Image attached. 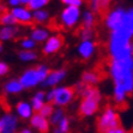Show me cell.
Segmentation results:
<instances>
[{
  "label": "cell",
  "mask_w": 133,
  "mask_h": 133,
  "mask_svg": "<svg viewBox=\"0 0 133 133\" xmlns=\"http://www.w3.org/2000/svg\"><path fill=\"white\" fill-rule=\"evenodd\" d=\"M109 73L114 82V88L124 90L127 95L133 92V56L120 60L110 59Z\"/></svg>",
  "instance_id": "cell-1"
},
{
  "label": "cell",
  "mask_w": 133,
  "mask_h": 133,
  "mask_svg": "<svg viewBox=\"0 0 133 133\" xmlns=\"http://www.w3.org/2000/svg\"><path fill=\"white\" fill-rule=\"evenodd\" d=\"M132 42H133V35L130 34L127 30H125L124 28L111 31L108 43L110 59L120 60L133 56Z\"/></svg>",
  "instance_id": "cell-2"
},
{
  "label": "cell",
  "mask_w": 133,
  "mask_h": 133,
  "mask_svg": "<svg viewBox=\"0 0 133 133\" xmlns=\"http://www.w3.org/2000/svg\"><path fill=\"white\" fill-rule=\"evenodd\" d=\"M101 102V94L97 89L89 87L83 94V99L79 105V115L81 116H90L98 110Z\"/></svg>",
  "instance_id": "cell-3"
},
{
  "label": "cell",
  "mask_w": 133,
  "mask_h": 133,
  "mask_svg": "<svg viewBox=\"0 0 133 133\" xmlns=\"http://www.w3.org/2000/svg\"><path fill=\"white\" fill-rule=\"evenodd\" d=\"M49 70L43 65L37 66L36 68H30L28 71H25L19 82L23 85V88H32L36 84L44 82L49 76Z\"/></svg>",
  "instance_id": "cell-4"
},
{
  "label": "cell",
  "mask_w": 133,
  "mask_h": 133,
  "mask_svg": "<svg viewBox=\"0 0 133 133\" xmlns=\"http://www.w3.org/2000/svg\"><path fill=\"white\" fill-rule=\"evenodd\" d=\"M116 127H120L119 114L113 107H107L97 120V130L99 133H105Z\"/></svg>",
  "instance_id": "cell-5"
},
{
  "label": "cell",
  "mask_w": 133,
  "mask_h": 133,
  "mask_svg": "<svg viewBox=\"0 0 133 133\" xmlns=\"http://www.w3.org/2000/svg\"><path fill=\"white\" fill-rule=\"evenodd\" d=\"M126 11H127V9H125L122 6H116L113 10H110L105 15V18H104L105 26L110 31L119 30L122 26V24H124Z\"/></svg>",
  "instance_id": "cell-6"
},
{
  "label": "cell",
  "mask_w": 133,
  "mask_h": 133,
  "mask_svg": "<svg viewBox=\"0 0 133 133\" xmlns=\"http://www.w3.org/2000/svg\"><path fill=\"white\" fill-rule=\"evenodd\" d=\"M74 96V88L65 87V88H58L54 89V99L53 103L58 105H65L67 104Z\"/></svg>",
  "instance_id": "cell-7"
},
{
  "label": "cell",
  "mask_w": 133,
  "mask_h": 133,
  "mask_svg": "<svg viewBox=\"0 0 133 133\" xmlns=\"http://www.w3.org/2000/svg\"><path fill=\"white\" fill-rule=\"evenodd\" d=\"M79 15H81V12H79L78 7L67 6L61 13V23L66 28H71L78 22Z\"/></svg>",
  "instance_id": "cell-8"
},
{
  "label": "cell",
  "mask_w": 133,
  "mask_h": 133,
  "mask_svg": "<svg viewBox=\"0 0 133 133\" xmlns=\"http://www.w3.org/2000/svg\"><path fill=\"white\" fill-rule=\"evenodd\" d=\"M62 43H64V37L61 35H54L47 40L46 46L43 48V53L44 54H53V53L58 52L61 48Z\"/></svg>",
  "instance_id": "cell-9"
},
{
  "label": "cell",
  "mask_w": 133,
  "mask_h": 133,
  "mask_svg": "<svg viewBox=\"0 0 133 133\" xmlns=\"http://www.w3.org/2000/svg\"><path fill=\"white\" fill-rule=\"evenodd\" d=\"M11 13L13 15L16 21L19 23L31 24V22H32V15H31L30 11H29L28 9H25V7H15Z\"/></svg>",
  "instance_id": "cell-10"
},
{
  "label": "cell",
  "mask_w": 133,
  "mask_h": 133,
  "mask_svg": "<svg viewBox=\"0 0 133 133\" xmlns=\"http://www.w3.org/2000/svg\"><path fill=\"white\" fill-rule=\"evenodd\" d=\"M17 126V119L11 114L5 115L0 120V133H13Z\"/></svg>",
  "instance_id": "cell-11"
},
{
  "label": "cell",
  "mask_w": 133,
  "mask_h": 133,
  "mask_svg": "<svg viewBox=\"0 0 133 133\" xmlns=\"http://www.w3.org/2000/svg\"><path fill=\"white\" fill-rule=\"evenodd\" d=\"M30 124L32 127L37 128V130L40 131L42 133H46L48 132V121L44 116H42L41 114H35L31 116V121Z\"/></svg>",
  "instance_id": "cell-12"
},
{
  "label": "cell",
  "mask_w": 133,
  "mask_h": 133,
  "mask_svg": "<svg viewBox=\"0 0 133 133\" xmlns=\"http://www.w3.org/2000/svg\"><path fill=\"white\" fill-rule=\"evenodd\" d=\"M79 54L84 59H89L90 56L92 55L94 50H95V44L91 41H83L79 46Z\"/></svg>",
  "instance_id": "cell-13"
},
{
  "label": "cell",
  "mask_w": 133,
  "mask_h": 133,
  "mask_svg": "<svg viewBox=\"0 0 133 133\" xmlns=\"http://www.w3.org/2000/svg\"><path fill=\"white\" fill-rule=\"evenodd\" d=\"M65 71L64 70H58V71H53L49 73L48 78L44 81V85H55L58 84L62 78L65 77Z\"/></svg>",
  "instance_id": "cell-14"
},
{
  "label": "cell",
  "mask_w": 133,
  "mask_h": 133,
  "mask_svg": "<svg viewBox=\"0 0 133 133\" xmlns=\"http://www.w3.org/2000/svg\"><path fill=\"white\" fill-rule=\"evenodd\" d=\"M17 113H18L19 116H22L23 119H28L31 116L32 107L26 102H19L18 104H17Z\"/></svg>",
  "instance_id": "cell-15"
},
{
  "label": "cell",
  "mask_w": 133,
  "mask_h": 133,
  "mask_svg": "<svg viewBox=\"0 0 133 133\" xmlns=\"http://www.w3.org/2000/svg\"><path fill=\"white\" fill-rule=\"evenodd\" d=\"M121 28H124L125 30H127L130 34L133 35V7L127 9L126 11V16H125V21L124 24Z\"/></svg>",
  "instance_id": "cell-16"
},
{
  "label": "cell",
  "mask_w": 133,
  "mask_h": 133,
  "mask_svg": "<svg viewBox=\"0 0 133 133\" xmlns=\"http://www.w3.org/2000/svg\"><path fill=\"white\" fill-rule=\"evenodd\" d=\"M82 79H83V82L87 84V85L91 87L94 84L98 83L101 78H99V76L96 73V72H84Z\"/></svg>",
  "instance_id": "cell-17"
},
{
  "label": "cell",
  "mask_w": 133,
  "mask_h": 133,
  "mask_svg": "<svg viewBox=\"0 0 133 133\" xmlns=\"http://www.w3.org/2000/svg\"><path fill=\"white\" fill-rule=\"evenodd\" d=\"M5 90L10 94H18L23 90V85L19 81H10L5 87Z\"/></svg>",
  "instance_id": "cell-18"
},
{
  "label": "cell",
  "mask_w": 133,
  "mask_h": 133,
  "mask_svg": "<svg viewBox=\"0 0 133 133\" xmlns=\"http://www.w3.org/2000/svg\"><path fill=\"white\" fill-rule=\"evenodd\" d=\"M96 21V17H95V13L92 11H85L84 12V17H83V25L84 28L87 29H91V26L94 25Z\"/></svg>",
  "instance_id": "cell-19"
},
{
  "label": "cell",
  "mask_w": 133,
  "mask_h": 133,
  "mask_svg": "<svg viewBox=\"0 0 133 133\" xmlns=\"http://www.w3.org/2000/svg\"><path fill=\"white\" fill-rule=\"evenodd\" d=\"M43 99H44V94L43 92H38L36 94V96L32 98V109H35V110L37 111H40L41 109L43 108V105H44V102H43Z\"/></svg>",
  "instance_id": "cell-20"
},
{
  "label": "cell",
  "mask_w": 133,
  "mask_h": 133,
  "mask_svg": "<svg viewBox=\"0 0 133 133\" xmlns=\"http://www.w3.org/2000/svg\"><path fill=\"white\" fill-rule=\"evenodd\" d=\"M109 1H91L90 5H91V9L95 11V12H104L108 10L109 6Z\"/></svg>",
  "instance_id": "cell-21"
},
{
  "label": "cell",
  "mask_w": 133,
  "mask_h": 133,
  "mask_svg": "<svg viewBox=\"0 0 133 133\" xmlns=\"http://www.w3.org/2000/svg\"><path fill=\"white\" fill-rule=\"evenodd\" d=\"M48 37V31L43 30V29H34L32 32H31V38L34 41H44Z\"/></svg>",
  "instance_id": "cell-22"
},
{
  "label": "cell",
  "mask_w": 133,
  "mask_h": 133,
  "mask_svg": "<svg viewBox=\"0 0 133 133\" xmlns=\"http://www.w3.org/2000/svg\"><path fill=\"white\" fill-rule=\"evenodd\" d=\"M0 22L3 23L5 26H10V25L16 24V23H17V21H16V18L13 17L12 13L4 12L3 15H1V17H0Z\"/></svg>",
  "instance_id": "cell-23"
},
{
  "label": "cell",
  "mask_w": 133,
  "mask_h": 133,
  "mask_svg": "<svg viewBox=\"0 0 133 133\" xmlns=\"http://www.w3.org/2000/svg\"><path fill=\"white\" fill-rule=\"evenodd\" d=\"M16 30L12 26H4L0 29V40H10L15 35Z\"/></svg>",
  "instance_id": "cell-24"
},
{
  "label": "cell",
  "mask_w": 133,
  "mask_h": 133,
  "mask_svg": "<svg viewBox=\"0 0 133 133\" xmlns=\"http://www.w3.org/2000/svg\"><path fill=\"white\" fill-rule=\"evenodd\" d=\"M47 4H48V1H46V0H29L26 6L30 10H35V11L37 10V11H38V9L43 7Z\"/></svg>",
  "instance_id": "cell-25"
},
{
  "label": "cell",
  "mask_w": 133,
  "mask_h": 133,
  "mask_svg": "<svg viewBox=\"0 0 133 133\" xmlns=\"http://www.w3.org/2000/svg\"><path fill=\"white\" fill-rule=\"evenodd\" d=\"M32 18L38 23L46 22L47 18H48V13L46 11H42V10H38V11H35V13L32 15Z\"/></svg>",
  "instance_id": "cell-26"
},
{
  "label": "cell",
  "mask_w": 133,
  "mask_h": 133,
  "mask_svg": "<svg viewBox=\"0 0 133 133\" xmlns=\"http://www.w3.org/2000/svg\"><path fill=\"white\" fill-rule=\"evenodd\" d=\"M36 54L34 52H30V50H24V52L19 53V58L24 61H30V60H35L36 59Z\"/></svg>",
  "instance_id": "cell-27"
},
{
  "label": "cell",
  "mask_w": 133,
  "mask_h": 133,
  "mask_svg": "<svg viewBox=\"0 0 133 133\" xmlns=\"http://www.w3.org/2000/svg\"><path fill=\"white\" fill-rule=\"evenodd\" d=\"M65 118L64 114H62V110H56L55 113H53V115L50 116V122L53 125H59L60 121Z\"/></svg>",
  "instance_id": "cell-28"
},
{
  "label": "cell",
  "mask_w": 133,
  "mask_h": 133,
  "mask_svg": "<svg viewBox=\"0 0 133 133\" xmlns=\"http://www.w3.org/2000/svg\"><path fill=\"white\" fill-rule=\"evenodd\" d=\"M53 105L50 104V103H46V104L43 105V108L40 110V114L42 115V116H44V118H47V116H52L53 115Z\"/></svg>",
  "instance_id": "cell-29"
},
{
  "label": "cell",
  "mask_w": 133,
  "mask_h": 133,
  "mask_svg": "<svg viewBox=\"0 0 133 133\" xmlns=\"http://www.w3.org/2000/svg\"><path fill=\"white\" fill-rule=\"evenodd\" d=\"M68 128H70V122H68V120L66 118H64L59 124V131L61 133H67Z\"/></svg>",
  "instance_id": "cell-30"
},
{
  "label": "cell",
  "mask_w": 133,
  "mask_h": 133,
  "mask_svg": "<svg viewBox=\"0 0 133 133\" xmlns=\"http://www.w3.org/2000/svg\"><path fill=\"white\" fill-rule=\"evenodd\" d=\"M22 46L24 47L25 49H31V48H34L35 47V41L32 38H24L22 41Z\"/></svg>",
  "instance_id": "cell-31"
},
{
  "label": "cell",
  "mask_w": 133,
  "mask_h": 133,
  "mask_svg": "<svg viewBox=\"0 0 133 133\" xmlns=\"http://www.w3.org/2000/svg\"><path fill=\"white\" fill-rule=\"evenodd\" d=\"M94 36V32L91 29H87L84 28L82 31V37H83V41H90V38Z\"/></svg>",
  "instance_id": "cell-32"
},
{
  "label": "cell",
  "mask_w": 133,
  "mask_h": 133,
  "mask_svg": "<svg viewBox=\"0 0 133 133\" xmlns=\"http://www.w3.org/2000/svg\"><path fill=\"white\" fill-rule=\"evenodd\" d=\"M64 4H66V5H68V6L79 7L82 5V1L81 0H66V1H64Z\"/></svg>",
  "instance_id": "cell-33"
},
{
  "label": "cell",
  "mask_w": 133,
  "mask_h": 133,
  "mask_svg": "<svg viewBox=\"0 0 133 133\" xmlns=\"http://www.w3.org/2000/svg\"><path fill=\"white\" fill-rule=\"evenodd\" d=\"M105 133H130V132H128L126 128L120 126V127H116V128H113V130L108 131V132H105Z\"/></svg>",
  "instance_id": "cell-34"
},
{
  "label": "cell",
  "mask_w": 133,
  "mask_h": 133,
  "mask_svg": "<svg viewBox=\"0 0 133 133\" xmlns=\"http://www.w3.org/2000/svg\"><path fill=\"white\" fill-rule=\"evenodd\" d=\"M6 72H9V67H7V65L6 64H4V62H0V76L5 74Z\"/></svg>",
  "instance_id": "cell-35"
},
{
  "label": "cell",
  "mask_w": 133,
  "mask_h": 133,
  "mask_svg": "<svg viewBox=\"0 0 133 133\" xmlns=\"http://www.w3.org/2000/svg\"><path fill=\"white\" fill-rule=\"evenodd\" d=\"M19 4H21V1H15V0H11V1H10V5H12V6H18Z\"/></svg>",
  "instance_id": "cell-36"
},
{
  "label": "cell",
  "mask_w": 133,
  "mask_h": 133,
  "mask_svg": "<svg viewBox=\"0 0 133 133\" xmlns=\"http://www.w3.org/2000/svg\"><path fill=\"white\" fill-rule=\"evenodd\" d=\"M19 133H31L30 130H23L22 132H19Z\"/></svg>",
  "instance_id": "cell-37"
},
{
  "label": "cell",
  "mask_w": 133,
  "mask_h": 133,
  "mask_svg": "<svg viewBox=\"0 0 133 133\" xmlns=\"http://www.w3.org/2000/svg\"><path fill=\"white\" fill-rule=\"evenodd\" d=\"M1 49H3V47H1V44H0V50H1Z\"/></svg>",
  "instance_id": "cell-38"
},
{
  "label": "cell",
  "mask_w": 133,
  "mask_h": 133,
  "mask_svg": "<svg viewBox=\"0 0 133 133\" xmlns=\"http://www.w3.org/2000/svg\"><path fill=\"white\" fill-rule=\"evenodd\" d=\"M132 49H133V42H132Z\"/></svg>",
  "instance_id": "cell-39"
}]
</instances>
